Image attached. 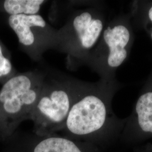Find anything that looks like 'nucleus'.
Segmentation results:
<instances>
[{
	"mask_svg": "<svg viewBox=\"0 0 152 152\" xmlns=\"http://www.w3.org/2000/svg\"><path fill=\"white\" fill-rule=\"evenodd\" d=\"M124 130L140 136H152V68L141 88Z\"/></svg>",
	"mask_w": 152,
	"mask_h": 152,
	"instance_id": "obj_8",
	"label": "nucleus"
},
{
	"mask_svg": "<svg viewBox=\"0 0 152 152\" xmlns=\"http://www.w3.org/2000/svg\"><path fill=\"white\" fill-rule=\"evenodd\" d=\"M47 69L36 68L16 74L0 91V135L11 136L31 114L41 91Z\"/></svg>",
	"mask_w": 152,
	"mask_h": 152,
	"instance_id": "obj_5",
	"label": "nucleus"
},
{
	"mask_svg": "<svg viewBox=\"0 0 152 152\" xmlns=\"http://www.w3.org/2000/svg\"><path fill=\"white\" fill-rule=\"evenodd\" d=\"M122 87L117 80L95 82L81 81L80 87L62 135L70 139L101 145L124 130L126 119L114 114L112 103L114 95Z\"/></svg>",
	"mask_w": 152,
	"mask_h": 152,
	"instance_id": "obj_1",
	"label": "nucleus"
},
{
	"mask_svg": "<svg viewBox=\"0 0 152 152\" xmlns=\"http://www.w3.org/2000/svg\"><path fill=\"white\" fill-rule=\"evenodd\" d=\"M108 21L103 3L98 1H87L83 7L72 12L58 29L57 51L66 55L69 69L82 65L98 43Z\"/></svg>",
	"mask_w": 152,
	"mask_h": 152,
	"instance_id": "obj_3",
	"label": "nucleus"
},
{
	"mask_svg": "<svg viewBox=\"0 0 152 152\" xmlns=\"http://www.w3.org/2000/svg\"><path fill=\"white\" fill-rule=\"evenodd\" d=\"M14 71L11 61L4 54L2 47L0 44V78L8 76L12 77L14 75L12 74Z\"/></svg>",
	"mask_w": 152,
	"mask_h": 152,
	"instance_id": "obj_11",
	"label": "nucleus"
},
{
	"mask_svg": "<svg viewBox=\"0 0 152 152\" xmlns=\"http://www.w3.org/2000/svg\"><path fill=\"white\" fill-rule=\"evenodd\" d=\"M47 2L44 0H6L2 7L11 15L39 14L42 6Z\"/></svg>",
	"mask_w": 152,
	"mask_h": 152,
	"instance_id": "obj_10",
	"label": "nucleus"
},
{
	"mask_svg": "<svg viewBox=\"0 0 152 152\" xmlns=\"http://www.w3.org/2000/svg\"><path fill=\"white\" fill-rule=\"evenodd\" d=\"M133 27L144 30L152 41V1H134L130 10Z\"/></svg>",
	"mask_w": 152,
	"mask_h": 152,
	"instance_id": "obj_9",
	"label": "nucleus"
},
{
	"mask_svg": "<svg viewBox=\"0 0 152 152\" xmlns=\"http://www.w3.org/2000/svg\"><path fill=\"white\" fill-rule=\"evenodd\" d=\"M134 42L130 13L120 12L108 21L98 43L82 65H87L100 80H116V71L129 57Z\"/></svg>",
	"mask_w": 152,
	"mask_h": 152,
	"instance_id": "obj_4",
	"label": "nucleus"
},
{
	"mask_svg": "<svg viewBox=\"0 0 152 152\" xmlns=\"http://www.w3.org/2000/svg\"><path fill=\"white\" fill-rule=\"evenodd\" d=\"M81 81L47 68V75L31 114L34 134L47 136L63 130Z\"/></svg>",
	"mask_w": 152,
	"mask_h": 152,
	"instance_id": "obj_2",
	"label": "nucleus"
},
{
	"mask_svg": "<svg viewBox=\"0 0 152 152\" xmlns=\"http://www.w3.org/2000/svg\"><path fill=\"white\" fill-rule=\"evenodd\" d=\"M17 142L14 152H100L98 147L92 144L58 134L38 136L33 132L24 133Z\"/></svg>",
	"mask_w": 152,
	"mask_h": 152,
	"instance_id": "obj_7",
	"label": "nucleus"
},
{
	"mask_svg": "<svg viewBox=\"0 0 152 152\" xmlns=\"http://www.w3.org/2000/svg\"><path fill=\"white\" fill-rule=\"evenodd\" d=\"M8 23L23 51L33 61L41 62L45 53L50 50H57L58 29L41 15H11Z\"/></svg>",
	"mask_w": 152,
	"mask_h": 152,
	"instance_id": "obj_6",
	"label": "nucleus"
}]
</instances>
